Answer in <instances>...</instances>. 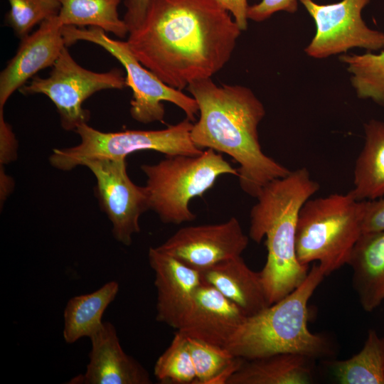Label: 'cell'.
<instances>
[{"instance_id": "6da1fadb", "label": "cell", "mask_w": 384, "mask_h": 384, "mask_svg": "<svg viewBox=\"0 0 384 384\" xmlns=\"http://www.w3.org/2000/svg\"><path fill=\"white\" fill-rule=\"evenodd\" d=\"M241 32L215 0H150L127 43L145 68L182 90L219 72L230 60Z\"/></svg>"}, {"instance_id": "7a4b0ae2", "label": "cell", "mask_w": 384, "mask_h": 384, "mask_svg": "<svg viewBox=\"0 0 384 384\" xmlns=\"http://www.w3.org/2000/svg\"><path fill=\"white\" fill-rule=\"evenodd\" d=\"M186 90L200 114L191 131L192 142L201 149H212L233 158L239 164V183L245 193L256 198L266 184L290 173L262 150L257 128L265 109L251 89L218 86L208 78L191 82Z\"/></svg>"}, {"instance_id": "3957f363", "label": "cell", "mask_w": 384, "mask_h": 384, "mask_svg": "<svg viewBox=\"0 0 384 384\" xmlns=\"http://www.w3.org/2000/svg\"><path fill=\"white\" fill-rule=\"evenodd\" d=\"M319 189L308 170L300 168L270 181L256 197L249 236L257 243L265 238L267 260L260 273L269 305L297 288L308 275L309 266L297 256V224L301 208Z\"/></svg>"}, {"instance_id": "277c9868", "label": "cell", "mask_w": 384, "mask_h": 384, "mask_svg": "<svg viewBox=\"0 0 384 384\" xmlns=\"http://www.w3.org/2000/svg\"><path fill=\"white\" fill-rule=\"evenodd\" d=\"M325 274L314 263L294 290L258 313L247 316L226 346L235 357L252 360L279 353L300 354L312 359L334 353L329 340L308 327V302Z\"/></svg>"}, {"instance_id": "5b68a950", "label": "cell", "mask_w": 384, "mask_h": 384, "mask_svg": "<svg viewBox=\"0 0 384 384\" xmlns=\"http://www.w3.org/2000/svg\"><path fill=\"white\" fill-rule=\"evenodd\" d=\"M366 205V201H358L350 191L307 200L297 224L299 262L317 263L326 276L348 265L362 235Z\"/></svg>"}, {"instance_id": "8992f818", "label": "cell", "mask_w": 384, "mask_h": 384, "mask_svg": "<svg viewBox=\"0 0 384 384\" xmlns=\"http://www.w3.org/2000/svg\"><path fill=\"white\" fill-rule=\"evenodd\" d=\"M149 208L164 223L179 225L193 221L196 215L188 205L195 197H203L217 178L230 174L238 177L222 154L206 149L196 156L174 155L156 164H143Z\"/></svg>"}, {"instance_id": "52a82bcc", "label": "cell", "mask_w": 384, "mask_h": 384, "mask_svg": "<svg viewBox=\"0 0 384 384\" xmlns=\"http://www.w3.org/2000/svg\"><path fill=\"white\" fill-rule=\"evenodd\" d=\"M193 122L183 121L159 130H124L103 132L87 123L75 132L80 142L72 147L55 149L50 156V164L61 171H70L90 159H125L127 156L143 150H154L166 156H196L203 151L192 142Z\"/></svg>"}, {"instance_id": "ba28073f", "label": "cell", "mask_w": 384, "mask_h": 384, "mask_svg": "<svg viewBox=\"0 0 384 384\" xmlns=\"http://www.w3.org/2000/svg\"><path fill=\"white\" fill-rule=\"evenodd\" d=\"M62 33L66 47L80 41H88L101 46L120 62L125 69L127 86L132 90L129 112L134 120L142 124L163 121L165 109L162 102H169L181 108L187 119L195 121L199 112L196 100L165 84L145 68L134 55L127 41L110 38L97 27L63 26Z\"/></svg>"}, {"instance_id": "9c48e42d", "label": "cell", "mask_w": 384, "mask_h": 384, "mask_svg": "<svg viewBox=\"0 0 384 384\" xmlns=\"http://www.w3.org/2000/svg\"><path fill=\"white\" fill-rule=\"evenodd\" d=\"M125 87L126 76L121 69L102 73L87 70L80 65L65 47L47 78L34 76L18 91L23 95H46L58 110L62 127L75 131L89 119V111L82 107L88 97L100 90H123Z\"/></svg>"}, {"instance_id": "30bf717a", "label": "cell", "mask_w": 384, "mask_h": 384, "mask_svg": "<svg viewBox=\"0 0 384 384\" xmlns=\"http://www.w3.org/2000/svg\"><path fill=\"white\" fill-rule=\"evenodd\" d=\"M313 18L315 34L305 48L316 59L346 53L353 48L377 51L384 48V33L369 28L361 12L370 0H341L319 4L313 0H299Z\"/></svg>"}, {"instance_id": "8fae6325", "label": "cell", "mask_w": 384, "mask_h": 384, "mask_svg": "<svg viewBox=\"0 0 384 384\" xmlns=\"http://www.w3.org/2000/svg\"><path fill=\"white\" fill-rule=\"evenodd\" d=\"M82 166L96 178L99 204L112 223L114 238L130 245L132 235L140 232L141 215L150 209L146 187L130 179L125 159H90Z\"/></svg>"}, {"instance_id": "7c38bea8", "label": "cell", "mask_w": 384, "mask_h": 384, "mask_svg": "<svg viewBox=\"0 0 384 384\" xmlns=\"http://www.w3.org/2000/svg\"><path fill=\"white\" fill-rule=\"evenodd\" d=\"M249 238L232 217L218 224L183 227L156 247L199 272L221 261L241 256Z\"/></svg>"}, {"instance_id": "4fadbf2b", "label": "cell", "mask_w": 384, "mask_h": 384, "mask_svg": "<svg viewBox=\"0 0 384 384\" xmlns=\"http://www.w3.org/2000/svg\"><path fill=\"white\" fill-rule=\"evenodd\" d=\"M58 15L41 23L21 39L15 55L0 73V109L16 91L41 70L52 67L65 46Z\"/></svg>"}, {"instance_id": "5bb4252c", "label": "cell", "mask_w": 384, "mask_h": 384, "mask_svg": "<svg viewBox=\"0 0 384 384\" xmlns=\"http://www.w3.org/2000/svg\"><path fill=\"white\" fill-rule=\"evenodd\" d=\"M148 257L155 276L156 319L178 330L187 316L195 292L201 283L200 272L156 247L149 248Z\"/></svg>"}, {"instance_id": "9a60e30c", "label": "cell", "mask_w": 384, "mask_h": 384, "mask_svg": "<svg viewBox=\"0 0 384 384\" xmlns=\"http://www.w3.org/2000/svg\"><path fill=\"white\" fill-rule=\"evenodd\" d=\"M91 350L85 372L71 384H149L146 370L122 349L114 325L103 322L89 338Z\"/></svg>"}, {"instance_id": "2e32d148", "label": "cell", "mask_w": 384, "mask_h": 384, "mask_svg": "<svg viewBox=\"0 0 384 384\" xmlns=\"http://www.w3.org/2000/svg\"><path fill=\"white\" fill-rule=\"evenodd\" d=\"M247 315L215 287L201 281L191 308L177 331L211 344L225 346Z\"/></svg>"}, {"instance_id": "e0dca14e", "label": "cell", "mask_w": 384, "mask_h": 384, "mask_svg": "<svg viewBox=\"0 0 384 384\" xmlns=\"http://www.w3.org/2000/svg\"><path fill=\"white\" fill-rule=\"evenodd\" d=\"M200 274L201 281L215 287L247 316L269 306L260 272L251 270L241 256L221 261Z\"/></svg>"}, {"instance_id": "ac0fdd59", "label": "cell", "mask_w": 384, "mask_h": 384, "mask_svg": "<svg viewBox=\"0 0 384 384\" xmlns=\"http://www.w3.org/2000/svg\"><path fill=\"white\" fill-rule=\"evenodd\" d=\"M348 265L362 308L373 311L384 300V230L362 234Z\"/></svg>"}, {"instance_id": "d6986e66", "label": "cell", "mask_w": 384, "mask_h": 384, "mask_svg": "<svg viewBox=\"0 0 384 384\" xmlns=\"http://www.w3.org/2000/svg\"><path fill=\"white\" fill-rule=\"evenodd\" d=\"M313 360L294 353L244 359L225 384H309L312 381Z\"/></svg>"}, {"instance_id": "ffe728a7", "label": "cell", "mask_w": 384, "mask_h": 384, "mask_svg": "<svg viewBox=\"0 0 384 384\" xmlns=\"http://www.w3.org/2000/svg\"><path fill=\"white\" fill-rule=\"evenodd\" d=\"M364 132L350 192L358 201H373L384 196V122L370 119L364 124Z\"/></svg>"}, {"instance_id": "44dd1931", "label": "cell", "mask_w": 384, "mask_h": 384, "mask_svg": "<svg viewBox=\"0 0 384 384\" xmlns=\"http://www.w3.org/2000/svg\"><path fill=\"white\" fill-rule=\"evenodd\" d=\"M118 292L119 284L113 280L91 293L70 299L63 313L65 341L73 343L82 337L90 338L97 331L103 323L105 311Z\"/></svg>"}, {"instance_id": "7402d4cb", "label": "cell", "mask_w": 384, "mask_h": 384, "mask_svg": "<svg viewBox=\"0 0 384 384\" xmlns=\"http://www.w3.org/2000/svg\"><path fill=\"white\" fill-rule=\"evenodd\" d=\"M330 364L339 383L384 384V337L375 330L369 329L358 353Z\"/></svg>"}, {"instance_id": "603a6c76", "label": "cell", "mask_w": 384, "mask_h": 384, "mask_svg": "<svg viewBox=\"0 0 384 384\" xmlns=\"http://www.w3.org/2000/svg\"><path fill=\"white\" fill-rule=\"evenodd\" d=\"M58 1L61 4L58 18L63 26L97 27L119 38L129 34L126 23L119 16L121 0Z\"/></svg>"}, {"instance_id": "cb8c5ba5", "label": "cell", "mask_w": 384, "mask_h": 384, "mask_svg": "<svg viewBox=\"0 0 384 384\" xmlns=\"http://www.w3.org/2000/svg\"><path fill=\"white\" fill-rule=\"evenodd\" d=\"M338 58L346 65L357 97L384 107V50L379 53H343Z\"/></svg>"}, {"instance_id": "d4e9b609", "label": "cell", "mask_w": 384, "mask_h": 384, "mask_svg": "<svg viewBox=\"0 0 384 384\" xmlns=\"http://www.w3.org/2000/svg\"><path fill=\"white\" fill-rule=\"evenodd\" d=\"M187 337V336H186ZM198 384H225L244 359L235 357L224 346L187 337Z\"/></svg>"}, {"instance_id": "484cf974", "label": "cell", "mask_w": 384, "mask_h": 384, "mask_svg": "<svg viewBox=\"0 0 384 384\" xmlns=\"http://www.w3.org/2000/svg\"><path fill=\"white\" fill-rule=\"evenodd\" d=\"M154 374L161 383H196V373L186 336L176 331L170 345L158 358Z\"/></svg>"}, {"instance_id": "4316f807", "label": "cell", "mask_w": 384, "mask_h": 384, "mask_svg": "<svg viewBox=\"0 0 384 384\" xmlns=\"http://www.w3.org/2000/svg\"><path fill=\"white\" fill-rule=\"evenodd\" d=\"M10 9L5 23L20 39L28 36L33 27L58 16L61 9L58 0H8Z\"/></svg>"}, {"instance_id": "83f0119b", "label": "cell", "mask_w": 384, "mask_h": 384, "mask_svg": "<svg viewBox=\"0 0 384 384\" xmlns=\"http://www.w3.org/2000/svg\"><path fill=\"white\" fill-rule=\"evenodd\" d=\"M299 0H261L249 6L247 18L253 21L261 22L268 19L274 13L286 11L295 13L298 9Z\"/></svg>"}, {"instance_id": "f1b7e54d", "label": "cell", "mask_w": 384, "mask_h": 384, "mask_svg": "<svg viewBox=\"0 0 384 384\" xmlns=\"http://www.w3.org/2000/svg\"><path fill=\"white\" fill-rule=\"evenodd\" d=\"M384 230V197L366 201L362 234Z\"/></svg>"}, {"instance_id": "f546056e", "label": "cell", "mask_w": 384, "mask_h": 384, "mask_svg": "<svg viewBox=\"0 0 384 384\" xmlns=\"http://www.w3.org/2000/svg\"><path fill=\"white\" fill-rule=\"evenodd\" d=\"M17 142L11 126L5 121L4 109H0V160L6 164L16 157Z\"/></svg>"}, {"instance_id": "4dcf8cb0", "label": "cell", "mask_w": 384, "mask_h": 384, "mask_svg": "<svg viewBox=\"0 0 384 384\" xmlns=\"http://www.w3.org/2000/svg\"><path fill=\"white\" fill-rule=\"evenodd\" d=\"M150 0H124L126 12L124 21L129 33L137 28L142 22Z\"/></svg>"}, {"instance_id": "1f68e13d", "label": "cell", "mask_w": 384, "mask_h": 384, "mask_svg": "<svg viewBox=\"0 0 384 384\" xmlns=\"http://www.w3.org/2000/svg\"><path fill=\"white\" fill-rule=\"evenodd\" d=\"M224 9L230 13L235 22L242 31L247 28V11L249 5L247 0H215Z\"/></svg>"}]
</instances>
